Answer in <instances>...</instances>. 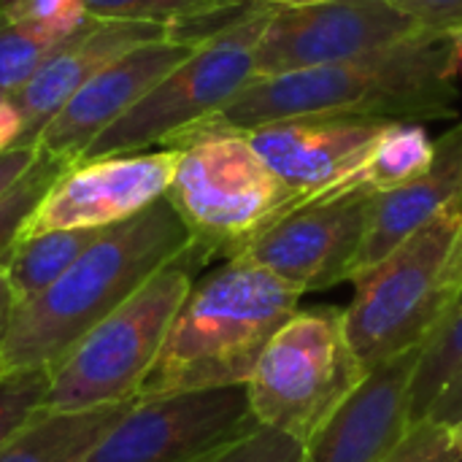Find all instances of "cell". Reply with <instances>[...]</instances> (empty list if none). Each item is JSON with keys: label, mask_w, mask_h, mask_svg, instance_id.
I'll return each mask as SVG.
<instances>
[{"label": "cell", "mask_w": 462, "mask_h": 462, "mask_svg": "<svg viewBox=\"0 0 462 462\" xmlns=\"http://www.w3.org/2000/svg\"><path fill=\"white\" fill-rule=\"evenodd\" d=\"M365 374L346 338L344 311H295L246 382L252 417L306 447Z\"/></svg>", "instance_id": "52a82bcc"}, {"label": "cell", "mask_w": 462, "mask_h": 462, "mask_svg": "<svg viewBox=\"0 0 462 462\" xmlns=\"http://www.w3.org/2000/svg\"><path fill=\"white\" fill-rule=\"evenodd\" d=\"M428 35L390 0H330L276 8L254 46L257 79L360 60Z\"/></svg>", "instance_id": "8fae6325"}, {"label": "cell", "mask_w": 462, "mask_h": 462, "mask_svg": "<svg viewBox=\"0 0 462 462\" xmlns=\"http://www.w3.org/2000/svg\"><path fill=\"white\" fill-rule=\"evenodd\" d=\"M395 119L314 114L246 130V141L300 203L363 181V171Z\"/></svg>", "instance_id": "4fadbf2b"}, {"label": "cell", "mask_w": 462, "mask_h": 462, "mask_svg": "<svg viewBox=\"0 0 462 462\" xmlns=\"http://www.w3.org/2000/svg\"><path fill=\"white\" fill-rule=\"evenodd\" d=\"M192 244L189 227L168 195L141 214L100 230L49 290L16 309L0 374L27 368L54 371L97 322Z\"/></svg>", "instance_id": "7a4b0ae2"}, {"label": "cell", "mask_w": 462, "mask_h": 462, "mask_svg": "<svg viewBox=\"0 0 462 462\" xmlns=\"http://www.w3.org/2000/svg\"><path fill=\"white\" fill-rule=\"evenodd\" d=\"M38 146H14L0 154V200L14 189V184L35 165Z\"/></svg>", "instance_id": "f546056e"}, {"label": "cell", "mask_w": 462, "mask_h": 462, "mask_svg": "<svg viewBox=\"0 0 462 462\" xmlns=\"http://www.w3.org/2000/svg\"><path fill=\"white\" fill-rule=\"evenodd\" d=\"M452 433H455L457 444H460V447H462V422H460V425H455V428H452Z\"/></svg>", "instance_id": "8d00e7d4"}, {"label": "cell", "mask_w": 462, "mask_h": 462, "mask_svg": "<svg viewBox=\"0 0 462 462\" xmlns=\"http://www.w3.org/2000/svg\"><path fill=\"white\" fill-rule=\"evenodd\" d=\"M462 233V200L403 241L371 271L355 276V298L344 311L346 338L371 371L420 349L460 292L449 263Z\"/></svg>", "instance_id": "8992f818"}, {"label": "cell", "mask_w": 462, "mask_h": 462, "mask_svg": "<svg viewBox=\"0 0 462 462\" xmlns=\"http://www.w3.org/2000/svg\"><path fill=\"white\" fill-rule=\"evenodd\" d=\"M49 384L46 368L0 374V452L46 409Z\"/></svg>", "instance_id": "cb8c5ba5"}, {"label": "cell", "mask_w": 462, "mask_h": 462, "mask_svg": "<svg viewBox=\"0 0 462 462\" xmlns=\"http://www.w3.org/2000/svg\"><path fill=\"white\" fill-rule=\"evenodd\" d=\"M433 157L436 143L430 141L422 122H393L376 143L363 171V181L376 192H390L422 176Z\"/></svg>", "instance_id": "44dd1931"}, {"label": "cell", "mask_w": 462, "mask_h": 462, "mask_svg": "<svg viewBox=\"0 0 462 462\" xmlns=\"http://www.w3.org/2000/svg\"><path fill=\"white\" fill-rule=\"evenodd\" d=\"M176 165L179 149L79 160L54 179L22 236L119 225L168 195Z\"/></svg>", "instance_id": "7c38bea8"}, {"label": "cell", "mask_w": 462, "mask_h": 462, "mask_svg": "<svg viewBox=\"0 0 462 462\" xmlns=\"http://www.w3.org/2000/svg\"><path fill=\"white\" fill-rule=\"evenodd\" d=\"M162 149H179L168 200L206 257H236L271 222L298 206L241 133L184 130Z\"/></svg>", "instance_id": "5b68a950"}, {"label": "cell", "mask_w": 462, "mask_h": 462, "mask_svg": "<svg viewBox=\"0 0 462 462\" xmlns=\"http://www.w3.org/2000/svg\"><path fill=\"white\" fill-rule=\"evenodd\" d=\"M449 68H452V76L462 81V32L452 35V54H449Z\"/></svg>", "instance_id": "836d02e7"}, {"label": "cell", "mask_w": 462, "mask_h": 462, "mask_svg": "<svg viewBox=\"0 0 462 462\" xmlns=\"http://www.w3.org/2000/svg\"><path fill=\"white\" fill-rule=\"evenodd\" d=\"M384 462H462V447L449 428L420 420Z\"/></svg>", "instance_id": "4316f807"}, {"label": "cell", "mask_w": 462, "mask_h": 462, "mask_svg": "<svg viewBox=\"0 0 462 462\" xmlns=\"http://www.w3.org/2000/svg\"><path fill=\"white\" fill-rule=\"evenodd\" d=\"M449 54L452 38L428 32L360 60L254 79L219 114L187 130L246 133L314 114L395 122L452 119L457 116V79L452 76Z\"/></svg>", "instance_id": "6da1fadb"}, {"label": "cell", "mask_w": 462, "mask_h": 462, "mask_svg": "<svg viewBox=\"0 0 462 462\" xmlns=\"http://www.w3.org/2000/svg\"><path fill=\"white\" fill-rule=\"evenodd\" d=\"M60 43V38L19 24L0 11V92L19 95Z\"/></svg>", "instance_id": "7402d4cb"}, {"label": "cell", "mask_w": 462, "mask_h": 462, "mask_svg": "<svg viewBox=\"0 0 462 462\" xmlns=\"http://www.w3.org/2000/svg\"><path fill=\"white\" fill-rule=\"evenodd\" d=\"M420 349L365 374L357 390L306 444L303 462H384L411 428V384Z\"/></svg>", "instance_id": "9a60e30c"}, {"label": "cell", "mask_w": 462, "mask_h": 462, "mask_svg": "<svg viewBox=\"0 0 462 462\" xmlns=\"http://www.w3.org/2000/svg\"><path fill=\"white\" fill-rule=\"evenodd\" d=\"M279 5L227 27L203 41L179 68H173L143 100L116 119L84 154V160L135 154L149 146H165L181 130L219 114L254 73V46Z\"/></svg>", "instance_id": "ba28073f"}, {"label": "cell", "mask_w": 462, "mask_h": 462, "mask_svg": "<svg viewBox=\"0 0 462 462\" xmlns=\"http://www.w3.org/2000/svg\"><path fill=\"white\" fill-rule=\"evenodd\" d=\"M95 19H127V22H173L192 11L206 8L214 0H81Z\"/></svg>", "instance_id": "83f0119b"}, {"label": "cell", "mask_w": 462, "mask_h": 462, "mask_svg": "<svg viewBox=\"0 0 462 462\" xmlns=\"http://www.w3.org/2000/svg\"><path fill=\"white\" fill-rule=\"evenodd\" d=\"M24 135V116L14 100V95L0 92V154L19 146Z\"/></svg>", "instance_id": "1f68e13d"}, {"label": "cell", "mask_w": 462, "mask_h": 462, "mask_svg": "<svg viewBox=\"0 0 462 462\" xmlns=\"http://www.w3.org/2000/svg\"><path fill=\"white\" fill-rule=\"evenodd\" d=\"M252 428L246 384L135 401L84 462H211Z\"/></svg>", "instance_id": "9c48e42d"}, {"label": "cell", "mask_w": 462, "mask_h": 462, "mask_svg": "<svg viewBox=\"0 0 462 462\" xmlns=\"http://www.w3.org/2000/svg\"><path fill=\"white\" fill-rule=\"evenodd\" d=\"M462 371V290L422 344L411 384V425L425 420L439 395Z\"/></svg>", "instance_id": "ffe728a7"}, {"label": "cell", "mask_w": 462, "mask_h": 462, "mask_svg": "<svg viewBox=\"0 0 462 462\" xmlns=\"http://www.w3.org/2000/svg\"><path fill=\"white\" fill-rule=\"evenodd\" d=\"M0 11L19 24L60 41L76 35L95 19L81 0H0Z\"/></svg>", "instance_id": "d4e9b609"}, {"label": "cell", "mask_w": 462, "mask_h": 462, "mask_svg": "<svg viewBox=\"0 0 462 462\" xmlns=\"http://www.w3.org/2000/svg\"><path fill=\"white\" fill-rule=\"evenodd\" d=\"M279 8H303V5H317V3H330V0H268Z\"/></svg>", "instance_id": "d590c367"}, {"label": "cell", "mask_w": 462, "mask_h": 462, "mask_svg": "<svg viewBox=\"0 0 462 462\" xmlns=\"http://www.w3.org/2000/svg\"><path fill=\"white\" fill-rule=\"evenodd\" d=\"M462 200V125L436 141L430 168L414 181L390 192H376L368 219V233L355 263V276L379 265L417 230L433 222L441 211Z\"/></svg>", "instance_id": "e0dca14e"}, {"label": "cell", "mask_w": 462, "mask_h": 462, "mask_svg": "<svg viewBox=\"0 0 462 462\" xmlns=\"http://www.w3.org/2000/svg\"><path fill=\"white\" fill-rule=\"evenodd\" d=\"M16 309H19V298L11 287L5 265H0V360H3V352H5V344H8V336L14 328Z\"/></svg>", "instance_id": "d6a6232c"}, {"label": "cell", "mask_w": 462, "mask_h": 462, "mask_svg": "<svg viewBox=\"0 0 462 462\" xmlns=\"http://www.w3.org/2000/svg\"><path fill=\"white\" fill-rule=\"evenodd\" d=\"M425 420H433L444 428H455L462 422V371L452 379V384L439 395V401L433 403V409L428 411Z\"/></svg>", "instance_id": "4dcf8cb0"}, {"label": "cell", "mask_w": 462, "mask_h": 462, "mask_svg": "<svg viewBox=\"0 0 462 462\" xmlns=\"http://www.w3.org/2000/svg\"><path fill=\"white\" fill-rule=\"evenodd\" d=\"M162 38H168V24L162 22L92 19L84 30L62 41L24 89L14 95L24 116V135L19 146H35L43 127L103 68L116 62L122 54Z\"/></svg>", "instance_id": "2e32d148"}, {"label": "cell", "mask_w": 462, "mask_h": 462, "mask_svg": "<svg viewBox=\"0 0 462 462\" xmlns=\"http://www.w3.org/2000/svg\"><path fill=\"white\" fill-rule=\"evenodd\" d=\"M306 447L287 433L257 425L230 447H225L211 462H303Z\"/></svg>", "instance_id": "484cf974"}, {"label": "cell", "mask_w": 462, "mask_h": 462, "mask_svg": "<svg viewBox=\"0 0 462 462\" xmlns=\"http://www.w3.org/2000/svg\"><path fill=\"white\" fill-rule=\"evenodd\" d=\"M449 282L462 290V233H460V241H457V249H455V254H452V263H449Z\"/></svg>", "instance_id": "e575fe53"}, {"label": "cell", "mask_w": 462, "mask_h": 462, "mask_svg": "<svg viewBox=\"0 0 462 462\" xmlns=\"http://www.w3.org/2000/svg\"><path fill=\"white\" fill-rule=\"evenodd\" d=\"M65 168H68L65 162H60V160H54V157L41 152L35 165L0 200V265H5V260L11 257V252H14V246H16L27 219L32 217V211L38 208V203L49 192L54 179Z\"/></svg>", "instance_id": "603a6c76"}, {"label": "cell", "mask_w": 462, "mask_h": 462, "mask_svg": "<svg viewBox=\"0 0 462 462\" xmlns=\"http://www.w3.org/2000/svg\"><path fill=\"white\" fill-rule=\"evenodd\" d=\"M390 3L433 35L452 38L462 32V0H390Z\"/></svg>", "instance_id": "f1b7e54d"}, {"label": "cell", "mask_w": 462, "mask_h": 462, "mask_svg": "<svg viewBox=\"0 0 462 462\" xmlns=\"http://www.w3.org/2000/svg\"><path fill=\"white\" fill-rule=\"evenodd\" d=\"M97 236L100 230H49L38 236H22L5 260L19 306L49 290Z\"/></svg>", "instance_id": "d6986e66"}, {"label": "cell", "mask_w": 462, "mask_h": 462, "mask_svg": "<svg viewBox=\"0 0 462 462\" xmlns=\"http://www.w3.org/2000/svg\"><path fill=\"white\" fill-rule=\"evenodd\" d=\"M208 257L192 244L154 273L133 298L97 322L51 371L49 411H92L135 403L171 322L195 284V268Z\"/></svg>", "instance_id": "277c9868"}, {"label": "cell", "mask_w": 462, "mask_h": 462, "mask_svg": "<svg viewBox=\"0 0 462 462\" xmlns=\"http://www.w3.org/2000/svg\"><path fill=\"white\" fill-rule=\"evenodd\" d=\"M133 403L92 411L43 409L3 452L0 462H84Z\"/></svg>", "instance_id": "ac0fdd59"}, {"label": "cell", "mask_w": 462, "mask_h": 462, "mask_svg": "<svg viewBox=\"0 0 462 462\" xmlns=\"http://www.w3.org/2000/svg\"><path fill=\"white\" fill-rule=\"evenodd\" d=\"M374 198L371 184L355 181L300 203L271 222L236 257L265 268L300 292L349 282L368 233Z\"/></svg>", "instance_id": "30bf717a"}, {"label": "cell", "mask_w": 462, "mask_h": 462, "mask_svg": "<svg viewBox=\"0 0 462 462\" xmlns=\"http://www.w3.org/2000/svg\"><path fill=\"white\" fill-rule=\"evenodd\" d=\"M198 46L173 38L143 43L87 81L68 106L43 127L38 152L73 165L84 160L87 149L138 100H143L173 68H179Z\"/></svg>", "instance_id": "5bb4252c"}, {"label": "cell", "mask_w": 462, "mask_h": 462, "mask_svg": "<svg viewBox=\"0 0 462 462\" xmlns=\"http://www.w3.org/2000/svg\"><path fill=\"white\" fill-rule=\"evenodd\" d=\"M300 295L265 268L225 260L187 292L138 401L246 384Z\"/></svg>", "instance_id": "3957f363"}]
</instances>
